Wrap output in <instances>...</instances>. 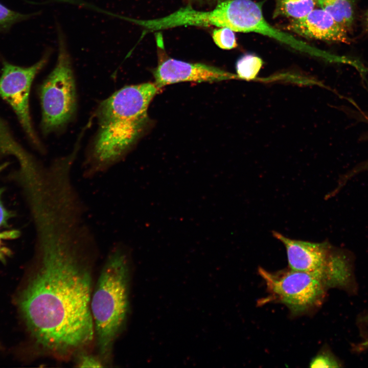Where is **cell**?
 <instances>
[{
  "label": "cell",
  "mask_w": 368,
  "mask_h": 368,
  "mask_svg": "<svg viewBox=\"0 0 368 368\" xmlns=\"http://www.w3.org/2000/svg\"><path fill=\"white\" fill-rule=\"evenodd\" d=\"M36 226L37 262L18 307L36 345L66 357L95 335L90 301L97 241L85 220L73 215L52 214Z\"/></svg>",
  "instance_id": "1"
},
{
  "label": "cell",
  "mask_w": 368,
  "mask_h": 368,
  "mask_svg": "<svg viewBox=\"0 0 368 368\" xmlns=\"http://www.w3.org/2000/svg\"><path fill=\"white\" fill-rule=\"evenodd\" d=\"M159 89L154 82L128 85L100 104L98 129L85 156L83 177L106 172L127 155L146 127L149 105Z\"/></svg>",
  "instance_id": "2"
},
{
  "label": "cell",
  "mask_w": 368,
  "mask_h": 368,
  "mask_svg": "<svg viewBox=\"0 0 368 368\" xmlns=\"http://www.w3.org/2000/svg\"><path fill=\"white\" fill-rule=\"evenodd\" d=\"M7 164L5 163L0 165V173L7 166ZM3 193V189L0 188V227L6 225L7 222L11 216V214L4 206L2 200V194Z\"/></svg>",
  "instance_id": "19"
},
{
  "label": "cell",
  "mask_w": 368,
  "mask_h": 368,
  "mask_svg": "<svg viewBox=\"0 0 368 368\" xmlns=\"http://www.w3.org/2000/svg\"><path fill=\"white\" fill-rule=\"evenodd\" d=\"M216 1H218V2H220V1H223V0H216Z\"/></svg>",
  "instance_id": "22"
},
{
  "label": "cell",
  "mask_w": 368,
  "mask_h": 368,
  "mask_svg": "<svg viewBox=\"0 0 368 368\" xmlns=\"http://www.w3.org/2000/svg\"><path fill=\"white\" fill-rule=\"evenodd\" d=\"M258 272L273 297L294 314L311 311L323 300L326 287L308 273L290 268L271 272L261 267Z\"/></svg>",
  "instance_id": "6"
},
{
  "label": "cell",
  "mask_w": 368,
  "mask_h": 368,
  "mask_svg": "<svg viewBox=\"0 0 368 368\" xmlns=\"http://www.w3.org/2000/svg\"><path fill=\"white\" fill-rule=\"evenodd\" d=\"M262 65V60L259 57L252 54H245L236 62L237 74L242 79L251 80L256 78Z\"/></svg>",
  "instance_id": "13"
},
{
  "label": "cell",
  "mask_w": 368,
  "mask_h": 368,
  "mask_svg": "<svg viewBox=\"0 0 368 368\" xmlns=\"http://www.w3.org/2000/svg\"><path fill=\"white\" fill-rule=\"evenodd\" d=\"M340 365L335 358L329 352H321L310 361V367H338Z\"/></svg>",
  "instance_id": "16"
},
{
  "label": "cell",
  "mask_w": 368,
  "mask_h": 368,
  "mask_svg": "<svg viewBox=\"0 0 368 368\" xmlns=\"http://www.w3.org/2000/svg\"><path fill=\"white\" fill-rule=\"evenodd\" d=\"M231 2L232 17L229 28L234 32L261 34L298 50L323 55L329 58L332 57L274 28L265 19L260 4L252 0H231Z\"/></svg>",
  "instance_id": "8"
},
{
  "label": "cell",
  "mask_w": 368,
  "mask_h": 368,
  "mask_svg": "<svg viewBox=\"0 0 368 368\" xmlns=\"http://www.w3.org/2000/svg\"><path fill=\"white\" fill-rule=\"evenodd\" d=\"M50 53L33 65L24 67L3 62L0 77V97L12 108L29 138L40 148L32 125L29 109L30 88L36 74L47 63Z\"/></svg>",
  "instance_id": "7"
},
{
  "label": "cell",
  "mask_w": 368,
  "mask_h": 368,
  "mask_svg": "<svg viewBox=\"0 0 368 368\" xmlns=\"http://www.w3.org/2000/svg\"><path fill=\"white\" fill-rule=\"evenodd\" d=\"M130 249L123 242L108 253L94 291L90 310L101 358L110 357L114 341L122 330L128 309Z\"/></svg>",
  "instance_id": "3"
},
{
  "label": "cell",
  "mask_w": 368,
  "mask_h": 368,
  "mask_svg": "<svg viewBox=\"0 0 368 368\" xmlns=\"http://www.w3.org/2000/svg\"><path fill=\"white\" fill-rule=\"evenodd\" d=\"M153 74L154 83L159 88L179 82H217L233 77L215 66L171 58L160 62Z\"/></svg>",
  "instance_id": "9"
},
{
  "label": "cell",
  "mask_w": 368,
  "mask_h": 368,
  "mask_svg": "<svg viewBox=\"0 0 368 368\" xmlns=\"http://www.w3.org/2000/svg\"><path fill=\"white\" fill-rule=\"evenodd\" d=\"M273 235L285 246L290 269L313 275L327 288L342 283L349 267L347 250L327 241L313 243L292 239L276 232Z\"/></svg>",
  "instance_id": "5"
},
{
  "label": "cell",
  "mask_w": 368,
  "mask_h": 368,
  "mask_svg": "<svg viewBox=\"0 0 368 368\" xmlns=\"http://www.w3.org/2000/svg\"><path fill=\"white\" fill-rule=\"evenodd\" d=\"M317 6L316 0H278L273 17L283 16L292 19L303 17Z\"/></svg>",
  "instance_id": "12"
},
{
  "label": "cell",
  "mask_w": 368,
  "mask_h": 368,
  "mask_svg": "<svg viewBox=\"0 0 368 368\" xmlns=\"http://www.w3.org/2000/svg\"><path fill=\"white\" fill-rule=\"evenodd\" d=\"M58 54L54 69L41 85V127L47 134L65 126L76 110V91L71 58L64 38L58 35Z\"/></svg>",
  "instance_id": "4"
},
{
  "label": "cell",
  "mask_w": 368,
  "mask_h": 368,
  "mask_svg": "<svg viewBox=\"0 0 368 368\" xmlns=\"http://www.w3.org/2000/svg\"><path fill=\"white\" fill-rule=\"evenodd\" d=\"M212 37L215 44L222 49L231 50L237 46L234 31L229 28L222 27L216 29Z\"/></svg>",
  "instance_id": "14"
},
{
  "label": "cell",
  "mask_w": 368,
  "mask_h": 368,
  "mask_svg": "<svg viewBox=\"0 0 368 368\" xmlns=\"http://www.w3.org/2000/svg\"><path fill=\"white\" fill-rule=\"evenodd\" d=\"M76 364L79 367H103L102 360L98 357L86 353L80 354Z\"/></svg>",
  "instance_id": "17"
},
{
  "label": "cell",
  "mask_w": 368,
  "mask_h": 368,
  "mask_svg": "<svg viewBox=\"0 0 368 368\" xmlns=\"http://www.w3.org/2000/svg\"><path fill=\"white\" fill-rule=\"evenodd\" d=\"M367 25H368V13H367Z\"/></svg>",
  "instance_id": "21"
},
{
  "label": "cell",
  "mask_w": 368,
  "mask_h": 368,
  "mask_svg": "<svg viewBox=\"0 0 368 368\" xmlns=\"http://www.w3.org/2000/svg\"><path fill=\"white\" fill-rule=\"evenodd\" d=\"M28 17V15L13 11L0 3V31L7 29L14 24Z\"/></svg>",
  "instance_id": "15"
},
{
  "label": "cell",
  "mask_w": 368,
  "mask_h": 368,
  "mask_svg": "<svg viewBox=\"0 0 368 368\" xmlns=\"http://www.w3.org/2000/svg\"><path fill=\"white\" fill-rule=\"evenodd\" d=\"M287 29L304 37L348 43L347 29L324 10L314 9L306 16L292 19Z\"/></svg>",
  "instance_id": "10"
},
{
  "label": "cell",
  "mask_w": 368,
  "mask_h": 368,
  "mask_svg": "<svg viewBox=\"0 0 368 368\" xmlns=\"http://www.w3.org/2000/svg\"><path fill=\"white\" fill-rule=\"evenodd\" d=\"M316 4L347 29L351 27L354 21L353 0H316Z\"/></svg>",
  "instance_id": "11"
},
{
  "label": "cell",
  "mask_w": 368,
  "mask_h": 368,
  "mask_svg": "<svg viewBox=\"0 0 368 368\" xmlns=\"http://www.w3.org/2000/svg\"><path fill=\"white\" fill-rule=\"evenodd\" d=\"M367 120L368 122V116L367 117ZM362 172L368 173V159L361 164H358L353 169L345 173L341 176L340 182L342 185H345L350 179Z\"/></svg>",
  "instance_id": "18"
},
{
  "label": "cell",
  "mask_w": 368,
  "mask_h": 368,
  "mask_svg": "<svg viewBox=\"0 0 368 368\" xmlns=\"http://www.w3.org/2000/svg\"><path fill=\"white\" fill-rule=\"evenodd\" d=\"M19 232L17 230H10L0 232V260H3L5 257V250L2 247V241L4 239H12L17 238Z\"/></svg>",
  "instance_id": "20"
}]
</instances>
